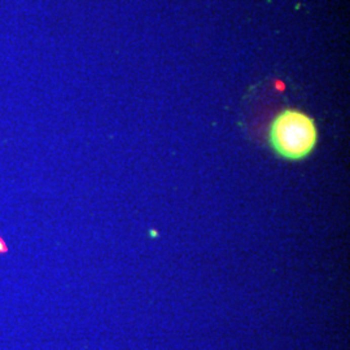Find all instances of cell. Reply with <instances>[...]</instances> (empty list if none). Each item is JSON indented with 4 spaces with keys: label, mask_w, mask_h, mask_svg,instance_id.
I'll use <instances>...</instances> for the list:
<instances>
[{
    "label": "cell",
    "mask_w": 350,
    "mask_h": 350,
    "mask_svg": "<svg viewBox=\"0 0 350 350\" xmlns=\"http://www.w3.org/2000/svg\"><path fill=\"white\" fill-rule=\"evenodd\" d=\"M8 245L6 244V242L3 240V238H0V254H6L8 253Z\"/></svg>",
    "instance_id": "obj_2"
},
{
    "label": "cell",
    "mask_w": 350,
    "mask_h": 350,
    "mask_svg": "<svg viewBox=\"0 0 350 350\" xmlns=\"http://www.w3.org/2000/svg\"><path fill=\"white\" fill-rule=\"evenodd\" d=\"M268 140L280 157L298 161L314 150L318 141L315 121L297 109H284L275 115L268 129Z\"/></svg>",
    "instance_id": "obj_1"
}]
</instances>
